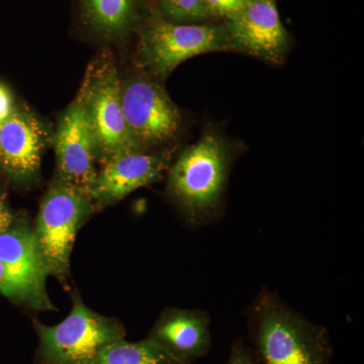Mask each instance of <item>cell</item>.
Returning <instances> with one entry per match:
<instances>
[{"instance_id": "cell-1", "label": "cell", "mask_w": 364, "mask_h": 364, "mask_svg": "<svg viewBox=\"0 0 364 364\" xmlns=\"http://www.w3.org/2000/svg\"><path fill=\"white\" fill-rule=\"evenodd\" d=\"M254 344L264 364H330L332 346L322 326L313 324L263 289L248 309Z\"/></svg>"}, {"instance_id": "cell-2", "label": "cell", "mask_w": 364, "mask_h": 364, "mask_svg": "<svg viewBox=\"0 0 364 364\" xmlns=\"http://www.w3.org/2000/svg\"><path fill=\"white\" fill-rule=\"evenodd\" d=\"M231 151L215 134L184 150L169 172L168 189L189 222L207 223L221 205Z\"/></svg>"}, {"instance_id": "cell-3", "label": "cell", "mask_w": 364, "mask_h": 364, "mask_svg": "<svg viewBox=\"0 0 364 364\" xmlns=\"http://www.w3.org/2000/svg\"><path fill=\"white\" fill-rule=\"evenodd\" d=\"M33 328L39 338L38 364H91L105 345L126 337L119 321L90 310L78 294L61 323L46 326L33 321Z\"/></svg>"}, {"instance_id": "cell-4", "label": "cell", "mask_w": 364, "mask_h": 364, "mask_svg": "<svg viewBox=\"0 0 364 364\" xmlns=\"http://www.w3.org/2000/svg\"><path fill=\"white\" fill-rule=\"evenodd\" d=\"M77 97L87 114L98 156L107 160L121 153L144 150L127 126L122 83L109 57H100L90 64Z\"/></svg>"}, {"instance_id": "cell-5", "label": "cell", "mask_w": 364, "mask_h": 364, "mask_svg": "<svg viewBox=\"0 0 364 364\" xmlns=\"http://www.w3.org/2000/svg\"><path fill=\"white\" fill-rule=\"evenodd\" d=\"M85 193L59 179L47 191L33 228V236L49 274L66 282L70 254L79 228L91 213Z\"/></svg>"}, {"instance_id": "cell-6", "label": "cell", "mask_w": 364, "mask_h": 364, "mask_svg": "<svg viewBox=\"0 0 364 364\" xmlns=\"http://www.w3.org/2000/svg\"><path fill=\"white\" fill-rule=\"evenodd\" d=\"M219 51H234L224 23H176L155 16L141 33L139 58L144 68L164 78L186 60Z\"/></svg>"}, {"instance_id": "cell-7", "label": "cell", "mask_w": 364, "mask_h": 364, "mask_svg": "<svg viewBox=\"0 0 364 364\" xmlns=\"http://www.w3.org/2000/svg\"><path fill=\"white\" fill-rule=\"evenodd\" d=\"M0 262L4 268L0 293L33 310H54L46 289L49 272L28 222L0 234Z\"/></svg>"}, {"instance_id": "cell-8", "label": "cell", "mask_w": 364, "mask_h": 364, "mask_svg": "<svg viewBox=\"0 0 364 364\" xmlns=\"http://www.w3.org/2000/svg\"><path fill=\"white\" fill-rule=\"evenodd\" d=\"M122 105L127 126L141 147L173 139L181 126V114L160 86L134 79L122 85Z\"/></svg>"}, {"instance_id": "cell-9", "label": "cell", "mask_w": 364, "mask_h": 364, "mask_svg": "<svg viewBox=\"0 0 364 364\" xmlns=\"http://www.w3.org/2000/svg\"><path fill=\"white\" fill-rule=\"evenodd\" d=\"M54 147L59 179L88 196L97 176L98 152L87 114L78 97L60 119Z\"/></svg>"}, {"instance_id": "cell-10", "label": "cell", "mask_w": 364, "mask_h": 364, "mask_svg": "<svg viewBox=\"0 0 364 364\" xmlns=\"http://www.w3.org/2000/svg\"><path fill=\"white\" fill-rule=\"evenodd\" d=\"M224 25L234 51L279 65L289 50V33L280 21L275 0H249Z\"/></svg>"}, {"instance_id": "cell-11", "label": "cell", "mask_w": 364, "mask_h": 364, "mask_svg": "<svg viewBox=\"0 0 364 364\" xmlns=\"http://www.w3.org/2000/svg\"><path fill=\"white\" fill-rule=\"evenodd\" d=\"M210 316L205 311L167 308L158 318L147 338L172 360L191 363L210 351Z\"/></svg>"}, {"instance_id": "cell-12", "label": "cell", "mask_w": 364, "mask_h": 364, "mask_svg": "<svg viewBox=\"0 0 364 364\" xmlns=\"http://www.w3.org/2000/svg\"><path fill=\"white\" fill-rule=\"evenodd\" d=\"M167 162L166 157L144 151L114 155L105 160L104 168L97 172L88 198L100 205L119 202L132 191L157 181Z\"/></svg>"}, {"instance_id": "cell-13", "label": "cell", "mask_w": 364, "mask_h": 364, "mask_svg": "<svg viewBox=\"0 0 364 364\" xmlns=\"http://www.w3.org/2000/svg\"><path fill=\"white\" fill-rule=\"evenodd\" d=\"M44 126L33 114L14 109L0 126V164L9 176L28 179L39 171L47 142Z\"/></svg>"}, {"instance_id": "cell-14", "label": "cell", "mask_w": 364, "mask_h": 364, "mask_svg": "<svg viewBox=\"0 0 364 364\" xmlns=\"http://www.w3.org/2000/svg\"><path fill=\"white\" fill-rule=\"evenodd\" d=\"M88 25L105 37L124 35L141 16L142 0H80Z\"/></svg>"}, {"instance_id": "cell-15", "label": "cell", "mask_w": 364, "mask_h": 364, "mask_svg": "<svg viewBox=\"0 0 364 364\" xmlns=\"http://www.w3.org/2000/svg\"><path fill=\"white\" fill-rule=\"evenodd\" d=\"M172 360L150 339H126L105 345L91 364H165Z\"/></svg>"}, {"instance_id": "cell-16", "label": "cell", "mask_w": 364, "mask_h": 364, "mask_svg": "<svg viewBox=\"0 0 364 364\" xmlns=\"http://www.w3.org/2000/svg\"><path fill=\"white\" fill-rule=\"evenodd\" d=\"M162 14L176 23H200L208 20L203 0H158Z\"/></svg>"}, {"instance_id": "cell-17", "label": "cell", "mask_w": 364, "mask_h": 364, "mask_svg": "<svg viewBox=\"0 0 364 364\" xmlns=\"http://www.w3.org/2000/svg\"><path fill=\"white\" fill-rule=\"evenodd\" d=\"M208 18L226 21L243 9L249 0H203Z\"/></svg>"}, {"instance_id": "cell-18", "label": "cell", "mask_w": 364, "mask_h": 364, "mask_svg": "<svg viewBox=\"0 0 364 364\" xmlns=\"http://www.w3.org/2000/svg\"><path fill=\"white\" fill-rule=\"evenodd\" d=\"M225 364H256L250 350L241 340H237L232 346L231 353Z\"/></svg>"}, {"instance_id": "cell-19", "label": "cell", "mask_w": 364, "mask_h": 364, "mask_svg": "<svg viewBox=\"0 0 364 364\" xmlns=\"http://www.w3.org/2000/svg\"><path fill=\"white\" fill-rule=\"evenodd\" d=\"M14 111L13 97L6 86L0 85V126Z\"/></svg>"}, {"instance_id": "cell-20", "label": "cell", "mask_w": 364, "mask_h": 364, "mask_svg": "<svg viewBox=\"0 0 364 364\" xmlns=\"http://www.w3.org/2000/svg\"><path fill=\"white\" fill-rule=\"evenodd\" d=\"M14 218L11 210L7 207L4 196L0 193V234L6 232L13 225Z\"/></svg>"}, {"instance_id": "cell-21", "label": "cell", "mask_w": 364, "mask_h": 364, "mask_svg": "<svg viewBox=\"0 0 364 364\" xmlns=\"http://www.w3.org/2000/svg\"><path fill=\"white\" fill-rule=\"evenodd\" d=\"M4 268L2 263L0 262V291H1L2 284H4Z\"/></svg>"}, {"instance_id": "cell-22", "label": "cell", "mask_w": 364, "mask_h": 364, "mask_svg": "<svg viewBox=\"0 0 364 364\" xmlns=\"http://www.w3.org/2000/svg\"><path fill=\"white\" fill-rule=\"evenodd\" d=\"M165 364H191V363H178V361H174V360H170L168 363Z\"/></svg>"}]
</instances>
